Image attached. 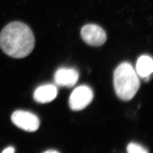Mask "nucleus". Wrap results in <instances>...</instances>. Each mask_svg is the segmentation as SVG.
<instances>
[{
  "label": "nucleus",
  "mask_w": 153,
  "mask_h": 153,
  "mask_svg": "<svg viewBox=\"0 0 153 153\" xmlns=\"http://www.w3.org/2000/svg\"><path fill=\"white\" fill-rule=\"evenodd\" d=\"M35 47L32 30L25 23L10 22L0 33V47L10 57L21 59L30 55Z\"/></svg>",
  "instance_id": "nucleus-1"
},
{
  "label": "nucleus",
  "mask_w": 153,
  "mask_h": 153,
  "mask_svg": "<svg viewBox=\"0 0 153 153\" xmlns=\"http://www.w3.org/2000/svg\"><path fill=\"white\" fill-rule=\"evenodd\" d=\"M115 93L119 98L129 101L133 98L140 87L137 73L128 62H123L115 69L114 74Z\"/></svg>",
  "instance_id": "nucleus-2"
},
{
  "label": "nucleus",
  "mask_w": 153,
  "mask_h": 153,
  "mask_svg": "<svg viewBox=\"0 0 153 153\" xmlns=\"http://www.w3.org/2000/svg\"><path fill=\"white\" fill-rule=\"evenodd\" d=\"M11 120L17 127L30 132L36 131L40 126L38 117L26 111L17 110L14 111L11 115Z\"/></svg>",
  "instance_id": "nucleus-3"
},
{
  "label": "nucleus",
  "mask_w": 153,
  "mask_h": 153,
  "mask_svg": "<svg viewBox=\"0 0 153 153\" xmlns=\"http://www.w3.org/2000/svg\"><path fill=\"white\" fill-rule=\"evenodd\" d=\"M94 98L93 90L88 86L83 85L76 88L69 98V106L73 111H80L88 106Z\"/></svg>",
  "instance_id": "nucleus-4"
},
{
  "label": "nucleus",
  "mask_w": 153,
  "mask_h": 153,
  "mask_svg": "<svg viewBox=\"0 0 153 153\" xmlns=\"http://www.w3.org/2000/svg\"><path fill=\"white\" fill-rule=\"evenodd\" d=\"M81 35L83 41L87 44L99 47L107 40V34L104 30L95 24H87L81 29Z\"/></svg>",
  "instance_id": "nucleus-5"
},
{
  "label": "nucleus",
  "mask_w": 153,
  "mask_h": 153,
  "mask_svg": "<svg viewBox=\"0 0 153 153\" xmlns=\"http://www.w3.org/2000/svg\"><path fill=\"white\" fill-rule=\"evenodd\" d=\"M78 77V72L76 69L60 68L55 73L54 79L57 85L71 88L76 84Z\"/></svg>",
  "instance_id": "nucleus-6"
},
{
  "label": "nucleus",
  "mask_w": 153,
  "mask_h": 153,
  "mask_svg": "<svg viewBox=\"0 0 153 153\" xmlns=\"http://www.w3.org/2000/svg\"><path fill=\"white\" fill-rule=\"evenodd\" d=\"M57 95V88L53 85H45L37 88L33 93V98L40 103H47L53 100Z\"/></svg>",
  "instance_id": "nucleus-7"
},
{
  "label": "nucleus",
  "mask_w": 153,
  "mask_h": 153,
  "mask_svg": "<svg viewBox=\"0 0 153 153\" xmlns=\"http://www.w3.org/2000/svg\"><path fill=\"white\" fill-rule=\"evenodd\" d=\"M153 70V60L150 56L143 55L139 57L136 64V71L140 76L149 79Z\"/></svg>",
  "instance_id": "nucleus-8"
},
{
  "label": "nucleus",
  "mask_w": 153,
  "mask_h": 153,
  "mask_svg": "<svg viewBox=\"0 0 153 153\" xmlns=\"http://www.w3.org/2000/svg\"><path fill=\"white\" fill-rule=\"evenodd\" d=\"M127 152L129 153H146L148 151L141 145L135 143H130L126 148Z\"/></svg>",
  "instance_id": "nucleus-9"
},
{
  "label": "nucleus",
  "mask_w": 153,
  "mask_h": 153,
  "mask_svg": "<svg viewBox=\"0 0 153 153\" xmlns=\"http://www.w3.org/2000/svg\"><path fill=\"white\" fill-rule=\"evenodd\" d=\"M15 152V149L13 147H9L5 149L3 152V153H14Z\"/></svg>",
  "instance_id": "nucleus-10"
},
{
  "label": "nucleus",
  "mask_w": 153,
  "mask_h": 153,
  "mask_svg": "<svg viewBox=\"0 0 153 153\" xmlns=\"http://www.w3.org/2000/svg\"><path fill=\"white\" fill-rule=\"evenodd\" d=\"M44 153H59V152L56 151V150H47L46 152H45Z\"/></svg>",
  "instance_id": "nucleus-11"
}]
</instances>
